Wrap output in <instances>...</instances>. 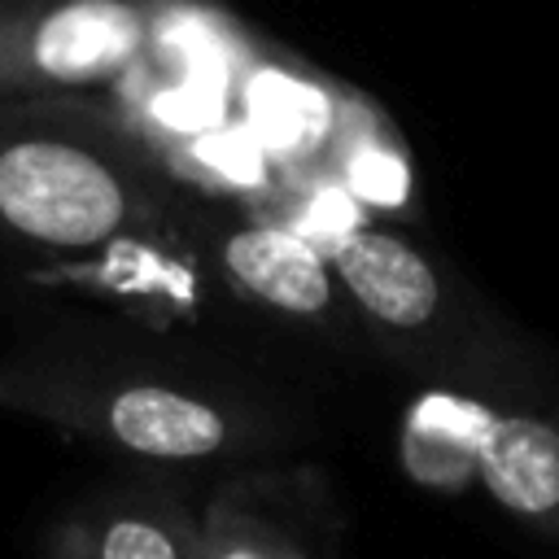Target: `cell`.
<instances>
[{"mask_svg": "<svg viewBox=\"0 0 559 559\" xmlns=\"http://www.w3.org/2000/svg\"><path fill=\"white\" fill-rule=\"evenodd\" d=\"M192 205L92 100H0V323H52L70 293L166 301Z\"/></svg>", "mask_w": 559, "mask_h": 559, "instance_id": "obj_1", "label": "cell"}, {"mask_svg": "<svg viewBox=\"0 0 559 559\" xmlns=\"http://www.w3.org/2000/svg\"><path fill=\"white\" fill-rule=\"evenodd\" d=\"M0 406L162 476L249 467L301 432L253 380L105 314L22 332L0 354Z\"/></svg>", "mask_w": 559, "mask_h": 559, "instance_id": "obj_2", "label": "cell"}, {"mask_svg": "<svg viewBox=\"0 0 559 559\" xmlns=\"http://www.w3.org/2000/svg\"><path fill=\"white\" fill-rule=\"evenodd\" d=\"M371 349L441 393L542 402L533 358L454 275L389 227L358 223L323 245Z\"/></svg>", "mask_w": 559, "mask_h": 559, "instance_id": "obj_3", "label": "cell"}, {"mask_svg": "<svg viewBox=\"0 0 559 559\" xmlns=\"http://www.w3.org/2000/svg\"><path fill=\"white\" fill-rule=\"evenodd\" d=\"M415 476L472 480L511 520L559 537V415L542 402H498L428 389L402 424Z\"/></svg>", "mask_w": 559, "mask_h": 559, "instance_id": "obj_4", "label": "cell"}, {"mask_svg": "<svg viewBox=\"0 0 559 559\" xmlns=\"http://www.w3.org/2000/svg\"><path fill=\"white\" fill-rule=\"evenodd\" d=\"M192 266L205 275L227 306L262 319L280 336L310 345H367L358 310L323 245L271 218H218L192 214Z\"/></svg>", "mask_w": 559, "mask_h": 559, "instance_id": "obj_5", "label": "cell"}, {"mask_svg": "<svg viewBox=\"0 0 559 559\" xmlns=\"http://www.w3.org/2000/svg\"><path fill=\"white\" fill-rule=\"evenodd\" d=\"M148 39V0H0V100H87L131 74Z\"/></svg>", "mask_w": 559, "mask_h": 559, "instance_id": "obj_6", "label": "cell"}, {"mask_svg": "<svg viewBox=\"0 0 559 559\" xmlns=\"http://www.w3.org/2000/svg\"><path fill=\"white\" fill-rule=\"evenodd\" d=\"M44 559H201V511L162 472H140L79 498Z\"/></svg>", "mask_w": 559, "mask_h": 559, "instance_id": "obj_7", "label": "cell"}, {"mask_svg": "<svg viewBox=\"0 0 559 559\" xmlns=\"http://www.w3.org/2000/svg\"><path fill=\"white\" fill-rule=\"evenodd\" d=\"M201 559H314L284 520L245 498L240 485H223L201 507Z\"/></svg>", "mask_w": 559, "mask_h": 559, "instance_id": "obj_8", "label": "cell"}]
</instances>
